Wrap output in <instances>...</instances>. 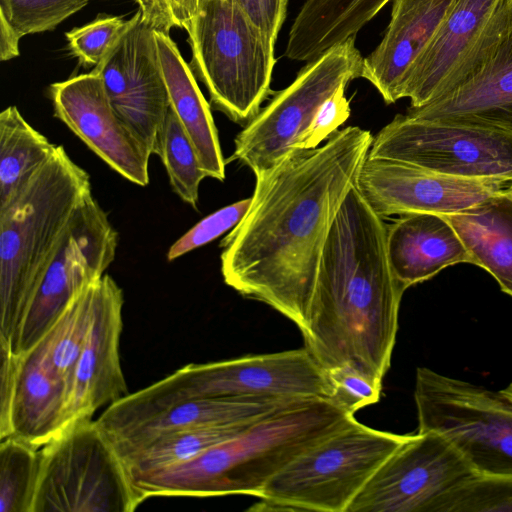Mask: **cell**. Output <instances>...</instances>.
<instances>
[{
  "mask_svg": "<svg viewBox=\"0 0 512 512\" xmlns=\"http://www.w3.org/2000/svg\"><path fill=\"white\" fill-rule=\"evenodd\" d=\"M353 419L334 401L311 398L257 420L188 461L130 478L144 501L235 494L259 498L292 460Z\"/></svg>",
  "mask_w": 512,
  "mask_h": 512,
  "instance_id": "3957f363",
  "label": "cell"
},
{
  "mask_svg": "<svg viewBox=\"0 0 512 512\" xmlns=\"http://www.w3.org/2000/svg\"><path fill=\"white\" fill-rule=\"evenodd\" d=\"M372 141L369 130L348 126L255 175L246 214L221 241L224 282L303 333L332 224Z\"/></svg>",
  "mask_w": 512,
  "mask_h": 512,
  "instance_id": "6da1fadb",
  "label": "cell"
},
{
  "mask_svg": "<svg viewBox=\"0 0 512 512\" xmlns=\"http://www.w3.org/2000/svg\"><path fill=\"white\" fill-rule=\"evenodd\" d=\"M91 195L89 174L57 145L0 210V345L11 350L36 287L73 216Z\"/></svg>",
  "mask_w": 512,
  "mask_h": 512,
  "instance_id": "277c9868",
  "label": "cell"
},
{
  "mask_svg": "<svg viewBox=\"0 0 512 512\" xmlns=\"http://www.w3.org/2000/svg\"><path fill=\"white\" fill-rule=\"evenodd\" d=\"M509 184L453 177L398 160L367 156L356 187L372 210L384 219L410 213H459Z\"/></svg>",
  "mask_w": 512,
  "mask_h": 512,
  "instance_id": "9a60e30c",
  "label": "cell"
},
{
  "mask_svg": "<svg viewBox=\"0 0 512 512\" xmlns=\"http://www.w3.org/2000/svg\"><path fill=\"white\" fill-rule=\"evenodd\" d=\"M123 291L104 274L95 281L92 323L73 376L72 422L92 419L103 406L129 394L120 361Z\"/></svg>",
  "mask_w": 512,
  "mask_h": 512,
  "instance_id": "e0dca14e",
  "label": "cell"
},
{
  "mask_svg": "<svg viewBox=\"0 0 512 512\" xmlns=\"http://www.w3.org/2000/svg\"><path fill=\"white\" fill-rule=\"evenodd\" d=\"M362 66L355 36L309 61L236 136L230 160L249 167L254 175L277 165L297 150L321 104L361 78Z\"/></svg>",
  "mask_w": 512,
  "mask_h": 512,
  "instance_id": "30bf717a",
  "label": "cell"
},
{
  "mask_svg": "<svg viewBox=\"0 0 512 512\" xmlns=\"http://www.w3.org/2000/svg\"><path fill=\"white\" fill-rule=\"evenodd\" d=\"M0 439L9 434V414L14 391L18 354L0 345Z\"/></svg>",
  "mask_w": 512,
  "mask_h": 512,
  "instance_id": "ab89813d",
  "label": "cell"
},
{
  "mask_svg": "<svg viewBox=\"0 0 512 512\" xmlns=\"http://www.w3.org/2000/svg\"><path fill=\"white\" fill-rule=\"evenodd\" d=\"M326 371L309 350H288L186 365L111 404L110 426L123 431L171 407L202 398H332Z\"/></svg>",
  "mask_w": 512,
  "mask_h": 512,
  "instance_id": "5b68a950",
  "label": "cell"
},
{
  "mask_svg": "<svg viewBox=\"0 0 512 512\" xmlns=\"http://www.w3.org/2000/svg\"><path fill=\"white\" fill-rule=\"evenodd\" d=\"M156 155L167 171L172 190L196 208L200 183L207 176L194 145L171 107L164 120Z\"/></svg>",
  "mask_w": 512,
  "mask_h": 512,
  "instance_id": "4dcf8cb0",
  "label": "cell"
},
{
  "mask_svg": "<svg viewBox=\"0 0 512 512\" xmlns=\"http://www.w3.org/2000/svg\"><path fill=\"white\" fill-rule=\"evenodd\" d=\"M250 20L276 42L287 13V0H236Z\"/></svg>",
  "mask_w": 512,
  "mask_h": 512,
  "instance_id": "f35d334b",
  "label": "cell"
},
{
  "mask_svg": "<svg viewBox=\"0 0 512 512\" xmlns=\"http://www.w3.org/2000/svg\"><path fill=\"white\" fill-rule=\"evenodd\" d=\"M386 231L355 185L332 224L302 333L325 371L348 367L381 384L405 291L390 268Z\"/></svg>",
  "mask_w": 512,
  "mask_h": 512,
  "instance_id": "7a4b0ae2",
  "label": "cell"
},
{
  "mask_svg": "<svg viewBox=\"0 0 512 512\" xmlns=\"http://www.w3.org/2000/svg\"><path fill=\"white\" fill-rule=\"evenodd\" d=\"M443 216L461 238L472 264L485 269L512 296V194L508 188L467 210Z\"/></svg>",
  "mask_w": 512,
  "mask_h": 512,
  "instance_id": "d4e9b609",
  "label": "cell"
},
{
  "mask_svg": "<svg viewBox=\"0 0 512 512\" xmlns=\"http://www.w3.org/2000/svg\"><path fill=\"white\" fill-rule=\"evenodd\" d=\"M414 400L417 432L443 435L478 474L512 476V383L490 390L419 367Z\"/></svg>",
  "mask_w": 512,
  "mask_h": 512,
  "instance_id": "9c48e42d",
  "label": "cell"
},
{
  "mask_svg": "<svg viewBox=\"0 0 512 512\" xmlns=\"http://www.w3.org/2000/svg\"><path fill=\"white\" fill-rule=\"evenodd\" d=\"M90 0H0V27L20 40L29 34L55 29Z\"/></svg>",
  "mask_w": 512,
  "mask_h": 512,
  "instance_id": "1f68e13d",
  "label": "cell"
},
{
  "mask_svg": "<svg viewBox=\"0 0 512 512\" xmlns=\"http://www.w3.org/2000/svg\"><path fill=\"white\" fill-rule=\"evenodd\" d=\"M507 188H508V190H509V191L511 192V194H512V182L508 185V187H507Z\"/></svg>",
  "mask_w": 512,
  "mask_h": 512,
  "instance_id": "60d3db41",
  "label": "cell"
},
{
  "mask_svg": "<svg viewBox=\"0 0 512 512\" xmlns=\"http://www.w3.org/2000/svg\"><path fill=\"white\" fill-rule=\"evenodd\" d=\"M368 156L440 174L512 182V131L396 115L375 136Z\"/></svg>",
  "mask_w": 512,
  "mask_h": 512,
  "instance_id": "8fae6325",
  "label": "cell"
},
{
  "mask_svg": "<svg viewBox=\"0 0 512 512\" xmlns=\"http://www.w3.org/2000/svg\"><path fill=\"white\" fill-rule=\"evenodd\" d=\"M57 145L33 128L16 106L0 114V210L54 153Z\"/></svg>",
  "mask_w": 512,
  "mask_h": 512,
  "instance_id": "4316f807",
  "label": "cell"
},
{
  "mask_svg": "<svg viewBox=\"0 0 512 512\" xmlns=\"http://www.w3.org/2000/svg\"><path fill=\"white\" fill-rule=\"evenodd\" d=\"M355 418L277 473L262 491L257 511L347 512L381 464L407 439Z\"/></svg>",
  "mask_w": 512,
  "mask_h": 512,
  "instance_id": "52a82bcc",
  "label": "cell"
},
{
  "mask_svg": "<svg viewBox=\"0 0 512 512\" xmlns=\"http://www.w3.org/2000/svg\"><path fill=\"white\" fill-rule=\"evenodd\" d=\"M142 20L154 31L169 35L172 28L189 29L205 0H135Z\"/></svg>",
  "mask_w": 512,
  "mask_h": 512,
  "instance_id": "8d00e7d4",
  "label": "cell"
},
{
  "mask_svg": "<svg viewBox=\"0 0 512 512\" xmlns=\"http://www.w3.org/2000/svg\"><path fill=\"white\" fill-rule=\"evenodd\" d=\"M117 246V231L98 201L89 196L73 216L28 303L13 353L28 351L47 334L73 297L104 275Z\"/></svg>",
  "mask_w": 512,
  "mask_h": 512,
  "instance_id": "7c38bea8",
  "label": "cell"
},
{
  "mask_svg": "<svg viewBox=\"0 0 512 512\" xmlns=\"http://www.w3.org/2000/svg\"><path fill=\"white\" fill-rule=\"evenodd\" d=\"M40 466L39 447L13 436L0 439V512H31Z\"/></svg>",
  "mask_w": 512,
  "mask_h": 512,
  "instance_id": "f546056e",
  "label": "cell"
},
{
  "mask_svg": "<svg viewBox=\"0 0 512 512\" xmlns=\"http://www.w3.org/2000/svg\"><path fill=\"white\" fill-rule=\"evenodd\" d=\"M437 512H512V476L478 474L447 494Z\"/></svg>",
  "mask_w": 512,
  "mask_h": 512,
  "instance_id": "d6a6232c",
  "label": "cell"
},
{
  "mask_svg": "<svg viewBox=\"0 0 512 512\" xmlns=\"http://www.w3.org/2000/svg\"><path fill=\"white\" fill-rule=\"evenodd\" d=\"M350 105L345 87L336 90L317 110L309 128L300 140L297 150L318 147L349 118Z\"/></svg>",
  "mask_w": 512,
  "mask_h": 512,
  "instance_id": "74e56055",
  "label": "cell"
},
{
  "mask_svg": "<svg viewBox=\"0 0 512 512\" xmlns=\"http://www.w3.org/2000/svg\"><path fill=\"white\" fill-rule=\"evenodd\" d=\"M129 25L122 17L100 14L66 33L68 49L84 67H96L115 46Z\"/></svg>",
  "mask_w": 512,
  "mask_h": 512,
  "instance_id": "836d02e7",
  "label": "cell"
},
{
  "mask_svg": "<svg viewBox=\"0 0 512 512\" xmlns=\"http://www.w3.org/2000/svg\"><path fill=\"white\" fill-rule=\"evenodd\" d=\"M256 421L196 427L164 434L130 456L124 464L131 477L185 462L237 436Z\"/></svg>",
  "mask_w": 512,
  "mask_h": 512,
  "instance_id": "83f0119b",
  "label": "cell"
},
{
  "mask_svg": "<svg viewBox=\"0 0 512 512\" xmlns=\"http://www.w3.org/2000/svg\"><path fill=\"white\" fill-rule=\"evenodd\" d=\"M49 96L54 116L108 166L134 184L149 183L152 154L116 112L97 72L53 83Z\"/></svg>",
  "mask_w": 512,
  "mask_h": 512,
  "instance_id": "2e32d148",
  "label": "cell"
},
{
  "mask_svg": "<svg viewBox=\"0 0 512 512\" xmlns=\"http://www.w3.org/2000/svg\"><path fill=\"white\" fill-rule=\"evenodd\" d=\"M386 249L391 271L404 290L448 266L472 264L451 223L435 213L405 214L387 224Z\"/></svg>",
  "mask_w": 512,
  "mask_h": 512,
  "instance_id": "ffe728a7",
  "label": "cell"
},
{
  "mask_svg": "<svg viewBox=\"0 0 512 512\" xmlns=\"http://www.w3.org/2000/svg\"><path fill=\"white\" fill-rule=\"evenodd\" d=\"M40 453L31 512H132L144 501L92 419L72 422Z\"/></svg>",
  "mask_w": 512,
  "mask_h": 512,
  "instance_id": "ba28073f",
  "label": "cell"
},
{
  "mask_svg": "<svg viewBox=\"0 0 512 512\" xmlns=\"http://www.w3.org/2000/svg\"><path fill=\"white\" fill-rule=\"evenodd\" d=\"M391 0H306L290 28L284 56L309 62L356 34Z\"/></svg>",
  "mask_w": 512,
  "mask_h": 512,
  "instance_id": "484cf974",
  "label": "cell"
},
{
  "mask_svg": "<svg viewBox=\"0 0 512 512\" xmlns=\"http://www.w3.org/2000/svg\"><path fill=\"white\" fill-rule=\"evenodd\" d=\"M501 0H454L435 36L414 63L402 97L410 108L432 100L473 47Z\"/></svg>",
  "mask_w": 512,
  "mask_h": 512,
  "instance_id": "7402d4cb",
  "label": "cell"
},
{
  "mask_svg": "<svg viewBox=\"0 0 512 512\" xmlns=\"http://www.w3.org/2000/svg\"><path fill=\"white\" fill-rule=\"evenodd\" d=\"M250 203L251 197L227 205L200 220L169 248L167 259L173 261L233 229L246 214Z\"/></svg>",
  "mask_w": 512,
  "mask_h": 512,
  "instance_id": "e575fe53",
  "label": "cell"
},
{
  "mask_svg": "<svg viewBox=\"0 0 512 512\" xmlns=\"http://www.w3.org/2000/svg\"><path fill=\"white\" fill-rule=\"evenodd\" d=\"M95 281L73 297L42 338L53 367L70 387V396L76 365L92 323Z\"/></svg>",
  "mask_w": 512,
  "mask_h": 512,
  "instance_id": "f1b7e54d",
  "label": "cell"
},
{
  "mask_svg": "<svg viewBox=\"0 0 512 512\" xmlns=\"http://www.w3.org/2000/svg\"><path fill=\"white\" fill-rule=\"evenodd\" d=\"M187 33L189 66L206 87L211 105L246 125L270 95L275 42L236 0H205Z\"/></svg>",
  "mask_w": 512,
  "mask_h": 512,
  "instance_id": "8992f818",
  "label": "cell"
},
{
  "mask_svg": "<svg viewBox=\"0 0 512 512\" xmlns=\"http://www.w3.org/2000/svg\"><path fill=\"white\" fill-rule=\"evenodd\" d=\"M92 70L102 78L109 100L120 117L157 154L169 96L155 33L138 10L115 46Z\"/></svg>",
  "mask_w": 512,
  "mask_h": 512,
  "instance_id": "5bb4252c",
  "label": "cell"
},
{
  "mask_svg": "<svg viewBox=\"0 0 512 512\" xmlns=\"http://www.w3.org/2000/svg\"><path fill=\"white\" fill-rule=\"evenodd\" d=\"M454 0H392L391 18L379 45L363 58L361 78L387 104L403 98V88Z\"/></svg>",
  "mask_w": 512,
  "mask_h": 512,
  "instance_id": "ac0fdd59",
  "label": "cell"
},
{
  "mask_svg": "<svg viewBox=\"0 0 512 512\" xmlns=\"http://www.w3.org/2000/svg\"><path fill=\"white\" fill-rule=\"evenodd\" d=\"M154 33L170 107L194 145L206 176L223 181L226 161L210 104L175 42L167 34Z\"/></svg>",
  "mask_w": 512,
  "mask_h": 512,
  "instance_id": "cb8c5ba5",
  "label": "cell"
},
{
  "mask_svg": "<svg viewBox=\"0 0 512 512\" xmlns=\"http://www.w3.org/2000/svg\"><path fill=\"white\" fill-rule=\"evenodd\" d=\"M71 423L70 387L53 367L41 339L18 354L7 437L40 448Z\"/></svg>",
  "mask_w": 512,
  "mask_h": 512,
  "instance_id": "d6986e66",
  "label": "cell"
},
{
  "mask_svg": "<svg viewBox=\"0 0 512 512\" xmlns=\"http://www.w3.org/2000/svg\"><path fill=\"white\" fill-rule=\"evenodd\" d=\"M332 384L331 400L351 414L374 404L381 397L382 384L348 367L326 371Z\"/></svg>",
  "mask_w": 512,
  "mask_h": 512,
  "instance_id": "d590c367",
  "label": "cell"
},
{
  "mask_svg": "<svg viewBox=\"0 0 512 512\" xmlns=\"http://www.w3.org/2000/svg\"><path fill=\"white\" fill-rule=\"evenodd\" d=\"M406 115L512 131V32L477 76Z\"/></svg>",
  "mask_w": 512,
  "mask_h": 512,
  "instance_id": "44dd1931",
  "label": "cell"
},
{
  "mask_svg": "<svg viewBox=\"0 0 512 512\" xmlns=\"http://www.w3.org/2000/svg\"><path fill=\"white\" fill-rule=\"evenodd\" d=\"M477 475L443 435L417 432L381 464L347 512H437L447 494Z\"/></svg>",
  "mask_w": 512,
  "mask_h": 512,
  "instance_id": "4fadbf2b",
  "label": "cell"
},
{
  "mask_svg": "<svg viewBox=\"0 0 512 512\" xmlns=\"http://www.w3.org/2000/svg\"><path fill=\"white\" fill-rule=\"evenodd\" d=\"M311 398H202L179 403L108 440L124 462L156 438L171 432L258 420Z\"/></svg>",
  "mask_w": 512,
  "mask_h": 512,
  "instance_id": "603a6c76",
  "label": "cell"
}]
</instances>
